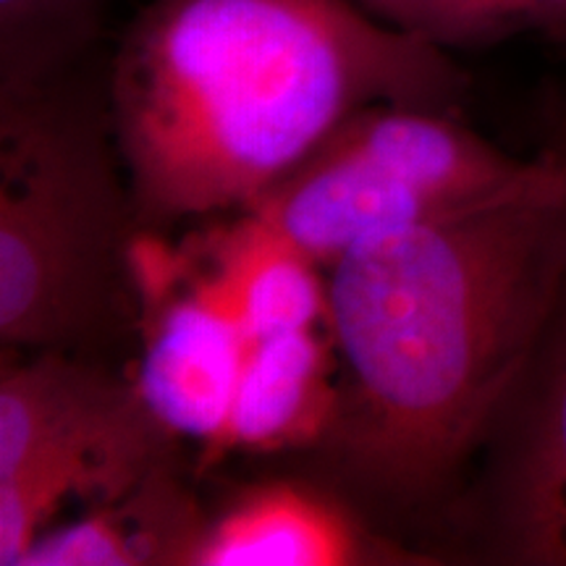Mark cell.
<instances>
[{
	"label": "cell",
	"instance_id": "6da1fadb",
	"mask_svg": "<svg viewBox=\"0 0 566 566\" xmlns=\"http://www.w3.org/2000/svg\"><path fill=\"white\" fill-rule=\"evenodd\" d=\"M566 294V160L527 192L378 233L328 268L342 409L321 449L415 509L493 433Z\"/></svg>",
	"mask_w": 566,
	"mask_h": 566
},
{
	"label": "cell",
	"instance_id": "7a4b0ae2",
	"mask_svg": "<svg viewBox=\"0 0 566 566\" xmlns=\"http://www.w3.org/2000/svg\"><path fill=\"white\" fill-rule=\"evenodd\" d=\"M441 45L359 0H158L126 34L111 129L142 226L247 210L357 111H449Z\"/></svg>",
	"mask_w": 566,
	"mask_h": 566
},
{
	"label": "cell",
	"instance_id": "3957f363",
	"mask_svg": "<svg viewBox=\"0 0 566 566\" xmlns=\"http://www.w3.org/2000/svg\"><path fill=\"white\" fill-rule=\"evenodd\" d=\"M108 113L59 87L0 97V338L80 352L129 315L137 233Z\"/></svg>",
	"mask_w": 566,
	"mask_h": 566
},
{
	"label": "cell",
	"instance_id": "277c9868",
	"mask_svg": "<svg viewBox=\"0 0 566 566\" xmlns=\"http://www.w3.org/2000/svg\"><path fill=\"white\" fill-rule=\"evenodd\" d=\"M558 163L514 158L449 111L378 103L346 118L244 212L331 268L378 233L527 192Z\"/></svg>",
	"mask_w": 566,
	"mask_h": 566
},
{
	"label": "cell",
	"instance_id": "5b68a950",
	"mask_svg": "<svg viewBox=\"0 0 566 566\" xmlns=\"http://www.w3.org/2000/svg\"><path fill=\"white\" fill-rule=\"evenodd\" d=\"M176 438L155 420L134 384L69 352L3 359L0 478L40 457H82L126 491L171 464Z\"/></svg>",
	"mask_w": 566,
	"mask_h": 566
},
{
	"label": "cell",
	"instance_id": "8992f818",
	"mask_svg": "<svg viewBox=\"0 0 566 566\" xmlns=\"http://www.w3.org/2000/svg\"><path fill=\"white\" fill-rule=\"evenodd\" d=\"M153 263L137 244L134 283L145 310V346L134 386L168 433L202 443L210 454L229 422L252 338L210 271L174 289L179 260Z\"/></svg>",
	"mask_w": 566,
	"mask_h": 566
},
{
	"label": "cell",
	"instance_id": "52a82bcc",
	"mask_svg": "<svg viewBox=\"0 0 566 566\" xmlns=\"http://www.w3.org/2000/svg\"><path fill=\"white\" fill-rule=\"evenodd\" d=\"M504 417L488 493L493 554L512 564L566 566V331L537 354Z\"/></svg>",
	"mask_w": 566,
	"mask_h": 566
},
{
	"label": "cell",
	"instance_id": "ba28073f",
	"mask_svg": "<svg viewBox=\"0 0 566 566\" xmlns=\"http://www.w3.org/2000/svg\"><path fill=\"white\" fill-rule=\"evenodd\" d=\"M334 338L317 328L252 342L233 407L210 459L229 451L321 449L342 409V370Z\"/></svg>",
	"mask_w": 566,
	"mask_h": 566
},
{
	"label": "cell",
	"instance_id": "9c48e42d",
	"mask_svg": "<svg viewBox=\"0 0 566 566\" xmlns=\"http://www.w3.org/2000/svg\"><path fill=\"white\" fill-rule=\"evenodd\" d=\"M373 554L363 525L334 495L268 480L208 520L192 566H352L370 564Z\"/></svg>",
	"mask_w": 566,
	"mask_h": 566
},
{
	"label": "cell",
	"instance_id": "30bf717a",
	"mask_svg": "<svg viewBox=\"0 0 566 566\" xmlns=\"http://www.w3.org/2000/svg\"><path fill=\"white\" fill-rule=\"evenodd\" d=\"M208 516L171 464L122 499L61 527H45L19 566H192Z\"/></svg>",
	"mask_w": 566,
	"mask_h": 566
},
{
	"label": "cell",
	"instance_id": "8fae6325",
	"mask_svg": "<svg viewBox=\"0 0 566 566\" xmlns=\"http://www.w3.org/2000/svg\"><path fill=\"white\" fill-rule=\"evenodd\" d=\"M212 279L252 342L328 323V279L300 247L242 212L205 239Z\"/></svg>",
	"mask_w": 566,
	"mask_h": 566
},
{
	"label": "cell",
	"instance_id": "7c38bea8",
	"mask_svg": "<svg viewBox=\"0 0 566 566\" xmlns=\"http://www.w3.org/2000/svg\"><path fill=\"white\" fill-rule=\"evenodd\" d=\"M101 0H0V97L55 82L95 30Z\"/></svg>",
	"mask_w": 566,
	"mask_h": 566
},
{
	"label": "cell",
	"instance_id": "4fadbf2b",
	"mask_svg": "<svg viewBox=\"0 0 566 566\" xmlns=\"http://www.w3.org/2000/svg\"><path fill=\"white\" fill-rule=\"evenodd\" d=\"M375 17L436 45L493 40L566 13V0H359Z\"/></svg>",
	"mask_w": 566,
	"mask_h": 566
}]
</instances>
